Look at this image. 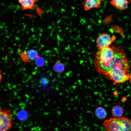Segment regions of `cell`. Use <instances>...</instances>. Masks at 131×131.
I'll use <instances>...</instances> for the list:
<instances>
[{
  "label": "cell",
  "mask_w": 131,
  "mask_h": 131,
  "mask_svg": "<svg viewBox=\"0 0 131 131\" xmlns=\"http://www.w3.org/2000/svg\"><path fill=\"white\" fill-rule=\"evenodd\" d=\"M95 66L98 71L106 76L112 69L117 68L127 73L130 68L128 59L122 51H115L113 57L110 60L105 62L95 61Z\"/></svg>",
  "instance_id": "6da1fadb"
},
{
  "label": "cell",
  "mask_w": 131,
  "mask_h": 131,
  "mask_svg": "<svg viewBox=\"0 0 131 131\" xmlns=\"http://www.w3.org/2000/svg\"><path fill=\"white\" fill-rule=\"evenodd\" d=\"M103 126L108 131H131V119L121 117L106 120Z\"/></svg>",
  "instance_id": "7a4b0ae2"
},
{
  "label": "cell",
  "mask_w": 131,
  "mask_h": 131,
  "mask_svg": "<svg viewBox=\"0 0 131 131\" xmlns=\"http://www.w3.org/2000/svg\"><path fill=\"white\" fill-rule=\"evenodd\" d=\"M105 76L113 81L114 85L122 83L129 79V75L123 70L117 68L111 69Z\"/></svg>",
  "instance_id": "3957f363"
},
{
  "label": "cell",
  "mask_w": 131,
  "mask_h": 131,
  "mask_svg": "<svg viewBox=\"0 0 131 131\" xmlns=\"http://www.w3.org/2000/svg\"><path fill=\"white\" fill-rule=\"evenodd\" d=\"M12 113L9 109H0V131L10 130L13 124Z\"/></svg>",
  "instance_id": "277c9868"
},
{
  "label": "cell",
  "mask_w": 131,
  "mask_h": 131,
  "mask_svg": "<svg viewBox=\"0 0 131 131\" xmlns=\"http://www.w3.org/2000/svg\"><path fill=\"white\" fill-rule=\"evenodd\" d=\"M115 52L113 49L109 46L99 49L96 54V61L100 62L107 61L112 58Z\"/></svg>",
  "instance_id": "5b68a950"
},
{
  "label": "cell",
  "mask_w": 131,
  "mask_h": 131,
  "mask_svg": "<svg viewBox=\"0 0 131 131\" xmlns=\"http://www.w3.org/2000/svg\"><path fill=\"white\" fill-rule=\"evenodd\" d=\"M115 38L114 37H111L109 34L106 33L101 34L97 39L96 44L97 48L99 49L109 46Z\"/></svg>",
  "instance_id": "8992f818"
},
{
  "label": "cell",
  "mask_w": 131,
  "mask_h": 131,
  "mask_svg": "<svg viewBox=\"0 0 131 131\" xmlns=\"http://www.w3.org/2000/svg\"><path fill=\"white\" fill-rule=\"evenodd\" d=\"M105 0H84L83 5L85 11L93 8H99Z\"/></svg>",
  "instance_id": "52a82bcc"
},
{
  "label": "cell",
  "mask_w": 131,
  "mask_h": 131,
  "mask_svg": "<svg viewBox=\"0 0 131 131\" xmlns=\"http://www.w3.org/2000/svg\"><path fill=\"white\" fill-rule=\"evenodd\" d=\"M22 10H32L35 7L37 0H18Z\"/></svg>",
  "instance_id": "ba28073f"
},
{
  "label": "cell",
  "mask_w": 131,
  "mask_h": 131,
  "mask_svg": "<svg viewBox=\"0 0 131 131\" xmlns=\"http://www.w3.org/2000/svg\"><path fill=\"white\" fill-rule=\"evenodd\" d=\"M110 4L120 10H123L128 7L129 2L128 0H112Z\"/></svg>",
  "instance_id": "9c48e42d"
},
{
  "label": "cell",
  "mask_w": 131,
  "mask_h": 131,
  "mask_svg": "<svg viewBox=\"0 0 131 131\" xmlns=\"http://www.w3.org/2000/svg\"><path fill=\"white\" fill-rule=\"evenodd\" d=\"M124 110L122 107L119 105L113 106L111 109V113L114 117H119L123 115Z\"/></svg>",
  "instance_id": "30bf717a"
},
{
  "label": "cell",
  "mask_w": 131,
  "mask_h": 131,
  "mask_svg": "<svg viewBox=\"0 0 131 131\" xmlns=\"http://www.w3.org/2000/svg\"><path fill=\"white\" fill-rule=\"evenodd\" d=\"M53 71L60 74H61L64 72L65 69L64 64L59 61L56 62L52 67Z\"/></svg>",
  "instance_id": "8fae6325"
},
{
  "label": "cell",
  "mask_w": 131,
  "mask_h": 131,
  "mask_svg": "<svg viewBox=\"0 0 131 131\" xmlns=\"http://www.w3.org/2000/svg\"><path fill=\"white\" fill-rule=\"evenodd\" d=\"M95 115L98 118L102 119L105 118L107 116V113L104 108L99 107L96 109Z\"/></svg>",
  "instance_id": "7c38bea8"
},
{
  "label": "cell",
  "mask_w": 131,
  "mask_h": 131,
  "mask_svg": "<svg viewBox=\"0 0 131 131\" xmlns=\"http://www.w3.org/2000/svg\"><path fill=\"white\" fill-rule=\"evenodd\" d=\"M29 58L31 61H35V59L39 56L37 50L31 49L27 51Z\"/></svg>",
  "instance_id": "4fadbf2b"
},
{
  "label": "cell",
  "mask_w": 131,
  "mask_h": 131,
  "mask_svg": "<svg viewBox=\"0 0 131 131\" xmlns=\"http://www.w3.org/2000/svg\"><path fill=\"white\" fill-rule=\"evenodd\" d=\"M35 63L37 67L38 68H41L45 65V61L43 58L39 56L35 60Z\"/></svg>",
  "instance_id": "5bb4252c"
},
{
  "label": "cell",
  "mask_w": 131,
  "mask_h": 131,
  "mask_svg": "<svg viewBox=\"0 0 131 131\" xmlns=\"http://www.w3.org/2000/svg\"><path fill=\"white\" fill-rule=\"evenodd\" d=\"M19 115L20 119L23 121H27L29 118V116L28 113L24 110L20 111Z\"/></svg>",
  "instance_id": "9a60e30c"
},
{
  "label": "cell",
  "mask_w": 131,
  "mask_h": 131,
  "mask_svg": "<svg viewBox=\"0 0 131 131\" xmlns=\"http://www.w3.org/2000/svg\"><path fill=\"white\" fill-rule=\"evenodd\" d=\"M20 57L24 63H31V61L29 58L27 52L21 51L20 54Z\"/></svg>",
  "instance_id": "2e32d148"
},
{
  "label": "cell",
  "mask_w": 131,
  "mask_h": 131,
  "mask_svg": "<svg viewBox=\"0 0 131 131\" xmlns=\"http://www.w3.org/2000/svg\"><path fill=\"white\" fill-rule=\"evenodd\" d=\"M39 82L41 86L44 87L48 84L49 82V80L46 77H42L40 79Z\"/></svg>",
  "instance_id": "e0dca14e"
},
{
  "label": "cell",
  "mask_w": 131,
  "mask_h": 131,
  "mask_svg": "<svg viewBox=\"0 0 131 131\" xmlns=\"http://www.w3.org/2000/svg\"><path fill=\"white\" fill-rule=\"evenodd\" d=\"M2 77L1 74V71L0 70V83H1L2 81Z\"/></svg>",
  "instance_id": "ac0fdd59"
},
{
  "label": "cell",
  "mask_w": 131,
  "mask_h": 131,
  "mask_svg": "<svg viewBox=\"0 0 131 131\" xmlns=\"http://www.w3.org/2000/svg\"><path fill=\"white\" fill-rule=\"evenodd\" d=\"M129 79L130 84H131V72L129 75Z\"/></svg>",
  "instance_id": "d6986e66"
}]
</instances>
